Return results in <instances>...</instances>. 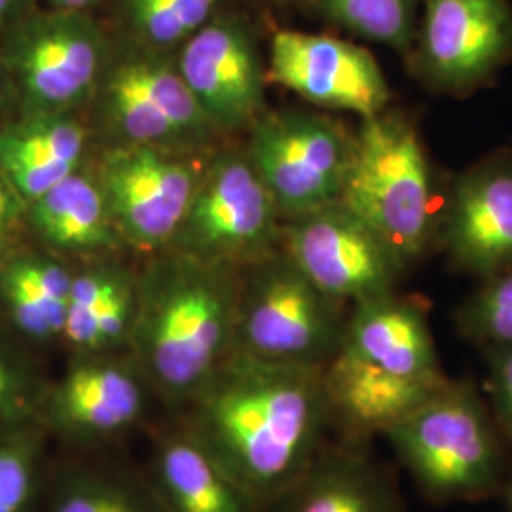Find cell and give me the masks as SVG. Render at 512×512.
Instances as JSON below:
<instances>
[{
  "label": "cell",
  "instance_id": "cell-9",
  "mask_svg": "<svg viewBox=\"0 0 512 512\" xmlns=\"http://www.w3.org/2000/svg\"><path fill=\"white\" fill-rule=\"evenodd\" d=\"M245 152L270 190L283 220L340 202L355 135L310 110L264 112L247 129Z\"/></svg>",
  "mask_w": 512,
  "mask_h": 512
},
{
  "label": "cell",
  "instance_id": "cell-29",
  "mask_svg": "<svg viewBox=\"0 0 512 512\" xmlns=\"http://www.w3.org/2000/svg\"><path fill=\"white\" fill-rule=\"evenodd\" d=\"M420 0H313L332 25L355 37L410 54L416 42V10Z\"/></svg>",
  "mask_w": 512,
  "mask_h": 512
},
{
  "label": "cell",
  "instance_id": "cell-26",
  "mask_svg": "<svg viewBox=\"0 0 512 512\" xmlns=\"http://www.w3.org/2000/svg\"><path fill=\"white\" fill-rule=\"evenodd\" d=\"M220 4L222 0H114L118 35L177 54L219 14Z\"/></svg>",
  "mask_w": 512,
  "mask_h": 512
},
{
  "label": "cell",
  "instance_id": "cell-30",
  "mask_svg": "<svg viewBox=\"0 0 512 512\" xmlns=\"http://www.w3.org/2000/svg\"><path fill=\"white\" fill-rule=\"evenodd\" d=\"M492 277L461 311V327L486 346H512V268Z\"/></svg>",
  "mask_w": 512,
  "mask_h": 512
},
{
  "label": "cell",
  "instance_id": "cell-10",
  "mask_svg": "<svg viewBox=\"0 0 512 512\" xmlns=\"http://www.w3.org/2000/svg\"><path fill=\"white\" fill-rule=\"evenodd\" d=\"M207 156L158 147L101 148L95 175L124 247L156 255L171 245Z\"/></svg>",
  "mask_w": 512,
  "mask_h": 512
},
{
  "label": "cell",
  "instance_id": "cell-17",
  "mask_svg": "<svg viewBox=\"0 0 512 512\" xmlns=\"http://www.w3.org/2000/svg\"><path fill=\"white\" fill-rule=\"evenodd\" d=\"M139 308V270L103 256L74 266L61 346L69 355L128 353Z\"/></svg>",
  "mask_w": 512,
  "mask_h": 512
},
{
  "label": "cell",
  "instance_id": "cell-22",
  "mask_svg": "<svg viewBox=\"0 0 512 512\" xmlns=\"http://www.w3.org/2000/svg\"><path fill=\"white\" fill-rule=\"evenodd\" d=\"M323 378L332 420L346 423L355 433H385L448 382L395 376L342 348L323 368Z\"/></svg>",
  "mask_w": 512,
  "mask_h": 512
},
{
  "label": "cell",
  "instance_id": "cell-15",
  "mask_svg": "<svg viewBox=\"0 0 512 512\" xmlns=\"http://www.w3.org/2000/svg\"><path fill=\"white\" fill-rule=\"evenodd\" d=\"M268 82L300 95L311 105L348 110L363 120L384 112L389 88L372 54L342 38L277 31L270 42Z\"/></svg>",
  "mask_w": 512,
  "mask_h": 512
},
{
  "label": "cell",
  "instance_id": "cell-24",
  "mask_svg": "<svg viewBox=\"0 0 512 512\" xmlns=\"http://www.w3.org/2000/svg\"><path fill=\"white\" fill-rule=\"evenodd\" d=\"M37 512H167L147 471L78 452L52 463Z\"/></svg>",
  "mask_w": 512,
  "mask_h": 512
},
{
  "label": "cell",
  "instance_id": "cell-1",
  "mask_svg": "<svg viewBox=\"0 0 512 512\" xmlns=\"http://www.w3.org/2000/svg\"><path fill=\"white\" fill-rule=\"evenodd\" d=\"M177 418L264 512L321 456L332 410L321 366L232 351Z\"/></svg>",
  "mask_w": 512,
  "mask_h": 512
},
{
  "label": "cell",
  "instance_id": "cell-34",
  "mask_svg": "<svg viewBox=\"0 0 512 512\" xmlns=\"http://www.w3.org/2000/svg\"><path fill=\"white\" fill-rule=\"evenodd\" d=\"M18 112V97L12 84V78L8 74V69L4 67L0 59V126L8 122L12 116Z\"/></svg>",
  "mask_w": 512,
  "mask_h": 512
},
{
  "label": "cell",
  "instance_id": "cell-33",
  "mask_svg": "<svg viewBox=\"0 0 512 512\" xmlns=\"http://www.w3.org/2000/svg\"><path fill=\"white\" fill-rule=\"evenodd\" d=\"M42 0H0V35L35 12Z\"/></svg>",
  "mask_w": 512,
  "mask_h": 512
},
{
  "label": "cell",
  "instance_id": "cell-6",
  "mask_svg": "<svg viewBox=\"0 0 512 512\" xmlns=\"http://www.w3.org/2000/svg\"><path fill=\"white\" fill-rule=\"evenodd\" d=\"M112 35L90 12L38 6L0 35L16 114H84L109 57Z\"/></svg>",
  "mask_w": 512,
  "mask_h": 512
},
{
  "label": "cell",
  "instance_id": "cell-8",
  "mask_svg": "<svg viewBox=\"0 0 512 512\" xmlns=\"http://www.w3.org/2000/svg\"><path fill=\"white\" fill-rule=\"evenodd\" d=\"M283 217L245 148L209 152L167 249L241 270L281 249Z\"/></svg>",
  "mask_w": 512,
  "mask_h": 512
},
{
  "label": "cell",
  "instance_id": "cell-32",
  "mask_svg": "<svg viewBox=\"0 0 512 512\" xmlns=\"http://www.w3.org/2000/svg\"><path fill=\"white\" fill-rule=\"evenodd\" d=\"M490 382L495 416L512 440V346H495L490 351Z\"/></svg>",
  "mask_w": 512,
  "mask_h": 512
},
{
  "label": "cell",
  "instance_id": "cell-11",
  "mask_svg": "<svg viewBox=\"0 0 512 512\" xmlns=\"http://www.w3.org/2000/svg\"><path fill=\"white\" fill-rule=\"evenodd\" d=\"M154 404L158 399L129 351L69 355L46 389L42 427L67 448L93 452L141 429Z\"/></svg>",
  "mask_w": 512,
  "mask_h": 512
},
{
  "label": "cell",
  "instance_id": "cell-3",
  "mask_svg": "<svg viewBox=\"0 0 512 512\" xmlns=\"http://www.w3.org/2000/svg\"><path fill=\"white\" fill-rule=\"evenodd\" d=\"M93 145L209 152L220 135L179 71L177 57L112 35L109 57L84 112Z\"/></svg>",
  "mask_w": 512,
  "mask_h": 512
},
{
  "label": "cell",
  "instance_id": "cell-12",
  "mask_svg": "<svg viewBox=\"0 0 512 512\" xmlns=\"http://www.w3.org/2000/svg\"><path fill=\"white\" fill-rule=\"evenodd\" d=\"M281 251L323 293L353 306L393 294L406 268L342 202L283 220Z\"/></svg>",
  "mask_w": 512,
  "mask_h": 512
},
{
  "label": "cell",
  "instance_id": "cell-21",
  "mask_svg": "<svg viewBox=\"0 0 512 512\" xmlns=\"http://www.w3.org/2000/svg\"><path fill=\"white\" fill-rule=\"evenodd\" d=\"M27 232L67 260H92L124 247L95 169L88 164L27 203Z\"/></svg>",
  "mask_w": 512,
  "mask_h": 512
},
{
  "label": "cell",
  "instance_id": "cell-27",
  "mask_svg": "<svg viewBox=\"0 0 512 512\" xmlns=\"http://www.w3.org/2000/svg\"><path fill=\"white\" fill-rule=\"evenodd\" d=\"M48 384L33 348L0 325V437L42 427Z\"/></svg>",
  "mask_w": 512,
  "mask_h": 512
},
{
  "label": "cell",
  "instance_id": "cell-20",
  "mask_svg": "<svg viewBox=\"0 0 512 512\" xmlns=\"http://www.w3.org/2000/svg\"><path fill=\"white\" fill-rule=\"evenodd\" d=\"M147 475L167 512H262L179 418L154 437Z\"/></svg>",
  "mask_w": 512,
  "mask_h": 512
},
{
  "label": "cell",
  "instance_id": "cell-37",
  "mask_svg": "<svg viewBox=\"0 0 512 512\" xmlns=\"http://www.w3.org/2000/svg\"><path fill=\"white\" fill-rule=\"evenodd\" d=\"M285 2H313V0H285Z\"/></svg>",
  "mask_w": 512,
  "mask_h": 512
},
{
  "label": "cell",
  "instance_id": "cell-7",
  "mask_svg": "<svg viewBox=\"0 0 512 512\" xmlns=\"http://www.w3.org/2000/svg\"><path fill=\"white\" fill-rule=\"evenodd\" d=\"M399 458L435 499L492 492L503 456L494 423L469 384H446L384 433Z\"/></svg>",
  "mask_w": 512,
  "mask_h": 512
},
{
  "label": "cell",
  "instance_id": "cell-18",
  "mask_svg": "<svg viewBox=\"0 0 512 512\" xmlns=\"http://www.w3.org/2000/svg\"><path fill=\"white\" fill-rule=\"evenodd\" d=\"M92 145L84 114H16L0 126V169L33 202L88 164Z\"/></svg>",
  "mask_w": 512,
  "mask_h": 512
},
{
  "label": "cell",
  "instance_id": "cell-23",
  "mask_svg": "<svg viewBox=\"0 0 512 512\" xmlns=\"http://www.w3.org/2000/svg\"><path fill=\"white\" fill-rule=\"evenodd\" d=\"M340 348L395 376L444 378L423 311L395 294L355 304Z\"/></svg>",
  "mask_w": 512,
  "mask_h": 512
},
{
  "label": "cell",
  "instance_id": "cell-2",
  "mask_svg": "<svg viewBox=\"0 0 512 512\" xmlns=\"http://www.w3.org/2000/svg\"><path fill=\"white\" fill-rule=\"evenodd\" d=\"M238 270L164 249L139 270L129 355L175 418L234 348Z\"/></svg>",
  "mask_w": 512,
  "mask_h": 512
},
{
  "label": "cell",
  "instance_id": "cell-28",
  "mask_svg": "<svg viewBox=\"0 0 512 512\" xmlns=\"http://www.w3.org/2000/svg\"><path fill=\"white\" fill-rule=\"evenodd\" d=\"M50 435L44 427L0 437V512H37L50 469Z\"/></svg>",
  "mask_w": 512,
  "mask_h": 512
},
{
  "label": "cell",
  "instance_id": "cell-36",
  "mask_svg": "<svg viewBox=\"0 0 512 512\" xmlns=\"http://www.w3.org/2000/svg\"><path fill=\"white\" fill-rule=\"evenodd\" d=\"M505 501H507L509 512H512V478L509 480V484H507V490H505Z\"/></svg>",
  "mask_w": 512,
  "mask_h": 512
},
{
  "label": "cell",
  "instance_id": "cell-25",
  "mask_svg": "<svg viewBox=\"0 0 512 512\" xmlns=\"http://www.w3.org/2000/svg\"><path fill=\"white\" fill-rule=\"evenodd\" d=\"M266 511L401 512V507L393 486L365 458L348 452H321Z\"/></svg>",
  "mask_w": 512,
  "mask_h": 512
},
{
  "label": "cell",
  "instance_id": "cell-16",
  "mask_svg": "<svg viewBox=\"0 0 512 512\" xmlns=\"http://www.w3.org/2000/svg\"><path fill=\"white\" fill-rule=\"evenodd\" d=\"M444 243L467 272L512 268V158L488 160L459 179L444 215Z\"/></svg>",
  "mask_w": 512,
  "mask_h": 512
},
{
  "label": "cell",
  "instance_id": "cell-35",
  "mask_svg": "<svg viewBox=\"0 0 512 512\" xmlns=\"http://www.w3.org/2000/svg\"><path fill=\"white\" fill-rule=\"evenodd\" d=\"M109 0H42L40 6L52 8V10H65V12H90L105 4Z\"/></svg>",
  "mask_w": 512,
  "mask_h": 512
},
{
  "label": "cell",
  "instance_id": "cell-31",
  "mask_svg": "<svg viewBox=\"0 0 512 512\" xmlns=\"http://www.w3.org/2000/svg\"><path fill=\"white\" fill-rule=\"evenodd\" d=\"M27 232V202L0 169V258L23 245Z\"/></svg>",
  "mask_w": 512,
  "mask_h": 512
},
{
  "label": "cell",
  "instance_id": "cell-19",
  "mask_svg": "<svg viewBox=\"0 0 512 512\" xmlns=\"http://www.w3.org/2000/svg\"><path fill=\"white\" fill-rule=\"evenodd\" d=\"M73 272L71 260L38 245H19L2 256V325L33 349L61 344Z\"/></svg>",
  "mask_w": 512,
  "mask_h": 512
},
{
  "label": "cell",
  "instance_id": "cell-14",
  "mask_svg": "<svg viewBox=\"0 0 512 512\" xmlns=\"http://www.w3.org/2000/svg\"><path fill=\"white\" fill-rule=\"evenodd\" d=\"M412 50L425 82L467 92L488 80L512 55L509 0H423Z\"/></svg>",
  "mask_w": 512,
  "mask_h": 512
},
{
  "label": "cell",
  "instance_id": "cell-13",
  "mask_svg": "<svg viewBox=\"0 0 512 512\" xmlns=\"http://www.w3.org/2000/svg\"><path fill=\"white\" fill-rule=\"evenodd\" d=\"M177 65L219 135L247 131L266 112V65L247 19L222 12L177 50Z\"/></svg>",
  "mask_w": 512,
  "mask_h": 512
},
{
  "label": "cell",
  "instance_id": "cell-5",
  "mask_svg": "<svg viewBox=\"0 0 512 512\" xmlns=\"http://www.w3.org/2000/svg\"><path fill=\"white\" fill-rule=\"evenodd\" d=\"M232 351L287 365L329 363L342 344L346 317L281 249L238 270Z\"/></svg>",
  "mask_w": 512,
  "mask_h": 512
},
{
  "label": "cell",
  "instance_id": "cell-4",
  "mask_svg": "<svg viewBox=\"0 0 512 512\" xmlns=\"http://www.w3.org/2000/svg\"><path fill=\"white\" fill-rule=\"evenodd\" d=\"M340 202L366 222L404 266L433 236V181L420 137L401 114L365 118Z\"/></svg>",
  "mask_w": 512,
  "mask_h": 512
}]
</instances>
